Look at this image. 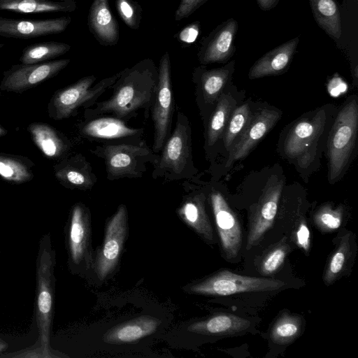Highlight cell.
Instances as JSON below:
<instances>
[{"label": "cell", "instance_id": "5b68a950", "mask_svg": "<svg viewBox=\"0 0 358 358\" xmlns=\"http://www.w3.org/2000/svg\"><path fill=\"white\" fill-rule=\"evenodd\" d=\"M121 71L103 78L94 85L95 76H85L73 84L57 90L48 104V116L55 120H62L76 115L80 108L92 106L115 83Z\"/></svg>", "mask_w": 358, "mask_h": 358}, {"label": "cell", "instance_id": "f35d334b", "mask_svg": "<svg viewBox=\"0 0 358 358\" xmlns=\"http://www.w3.org/2000/svg\"><path fill=\"white\" fill-rule=\"evenodd\" d=\"M201 31L199 21H195L184 27L178 35V39L180 42L191 44L198 38Z\"/></svg>", "mask_w": 358, "mask_h": 358}, {"label": "cell", "instance_id": "5bb4252c", "mask_svg": "<svg viewBox=\"0 0 358 358\" xmlns=\"http://www.w3.org/2000/svg\"><path fill=\"white\" fill-rule=\"evenodd\" d=\"M280 117L278 111L266 108L250 116L245 129L229 149L226 166H230L234 162L245 157Z\"/></svg>", "mask_w": 358, "mask_h": 358}, {"label": "cell", "instance_id": "f1b7e54d", "mask_svg": "<svg viewBox=\"0 0 358 358\" xmlns=\"http://www.w3.org/2000/svg\"><path fill=\"white\" fill-rule=\"evenodd\" d=\"M34 163L29 158L0 152V178L13 184L29 182L34 177Z\"/></svg>", "mask_w": 358, "mask_h": 358}, {"label": "cell", "instance_id": "8d00e7d4", "mask_svg": "<svg viewBox=\"0 0 358 358\" xmlns=\"http://www.w3.org/2000/svg\"><path fill=\"white\" fill-rule=\"evenodd\" d=\"M288 251V245L284 241L279 243L262 258L259 264L260 272L265 275L275 272L284 262Z\"/></svg>", "mask_w": 358, "mask_h": 358}, {"label": "cell", "instance_id": "44dd1931", "mask_svg": "<svg viewBox=\"0 0 358 358\" xmlns=\"http://www.w3.org/2000/svg\"><path fill=\"white\" fill-rule=\"evenodd\" d=\"M27 131L36 147L49 159H62L66 157L71 148L68 138L47 123H31Z\"/></svg>", "mask_w": 358, "mask_h": 358}, {"label": "cell", "instance_id": "3957f363", "mask_svg": "<svg viewBox=\"0 0 358 358\" xmlns=\"http://www.w3.org/2000/svg\"><path fill=\"white\" fill-rule=\"evenodd\" d=\"M192 131L188 118L178 110L173 131L164 143L153 178L173 181L189 177L194 171L192 155Z\"/></svg>", "mask_w": 358, "mask_h": 358}, {"label": "cell", "instance_id": "4316f807", "mask_svg": "<svg viewBox=\"0 0 358 358\" xmlns=\"http://www.w3.org/2000/svg\"><path fill=\"white\" fill-rule=\"evenodd\" d=\"M87 213L81 203L73 206L71 213L69 231V245L70 255L75 264L82 259L87 243Z\"/></svg>", "mask_w": 358, "mask_h": 358}, {"label": "cell", "instance_id": "d4e9b609", "mask_svg": "<svg viewBox=\"0 0 358 358\" xmlns=\"http://www.w3.org/2000/svg\"><path fill=\"white\" fill-rule=\"evenodd\" d=\"M76 8L74 0H0V10L19 13H69Z\"/></svg>", "mask_w": 358, "mask_h": 358}, {"label": "cell", "instance_id": "8992f818", "mask_svg": "<svg viewBox=\"0 0 358 358\" xmlns=\"http://www.w3.org/2000/svg\"><path fill=\"white\" fill-rule=\"evenodd\" d=\"M358 126L357 99L344 105L334 121L327 142L329 180L333 182L345 169L355 145Z\"/></svg>", "mask_w": 358, "mask_h": 358}, {"label": "cell", "instance_id": "2e32d148", "mask_svg": "<svg viewBox=\"0 0 358 358\" xmlns=\"http://www.w3.org/2000/svg\"><path fill=\"white\" fill-rule=\"evenodd\" d=\"M325 123V113L318 112L311 120L299 121L288 133L284 143V151L292 159L308 160V153L317 142Z\"/></svg>", "mask_w": 358, "mask_h": 358}, {"label": "cell", "instance_id": "6da1fadb", "mask_svg": "<svg viewBox=\"0 0 358 358\" xmlns=\"http://www.w3.org/2000/svg\"><path fill=\"white\" fill-rule=\"evenodd\" d=\"M158 83V69L152 59L141 60L131 67L121 71L120 77L110 87L111 96L85 109V120L110 114L124 121L145 111L148 117Z\"/></svg>", "mask_w": 358, "mask_h": 358}, {"label": "cell", "instance_id": "9a60e30c", "mask_svg": "<svg viewBox=\"0 0 358 358\" xmlns=\"http://www.w3.org/2000/svg\"><path fill=\"white\" fill-rule=\"evenodd\" d=\"M71 22L70 16L45 20H22L0 15V36L28 39L64 31Z\"/></svg>", "mask_w": 358, "mask_h": 358}, {"label": "cell", "instance_id": "7a4b0ae2", "mask_svg": "<svg viewBox=\"0 0 358 358\" xmlns=\"http://www.w3.org/2000/svg\"><path fill=\"white\" fill-rule=\"evenodd\" d=\"M90 151L103 159L109 180L141 178L147 170V164L155 165L159 157L143 140L103 144Z\"/></svg>", "mask_w": 358, "mask_h": 358}, {"label": "cell", "instance_id": "e575fe53", "mask_svg": "<svg viewBox=\"0 0 358 358\" xmlns=\"http://www.w3.org/2000/svg\"><path fill=\"white\" fill-rule=\"evenodd\" d=\"M342 217L343 207L341 206L334 209L330 205H324L317 211L314 220L320 229L330 231L336 229L341 226Z\"/></svg>", "mask_w": 358, "mask_h": 358}, {"label": "cell", "instance_id": "ac0fdd59", "mask_svg": "<svg viewBox=\"0 0 358 358\" xmlns=\"http://www.w3.org/2000/svg\"><path fill=\"white\" fill-rule=\"evenodd\" d=\"M78 128L83 136L92 139H139L143 134V128L130 127L125 121L113 116L85 120Z\"/></svg>", "mask_w": 358, "mask_h": 358}, {"label": "cell", "instance_id": "4dcf8cb0", "mask_svg": "<svg viewBox=\"0 0 358 358\" xmlns=\"http://www.w3.org/2000/svg\"><path fill=\"white\" fill-rule=\"evenodd\" d=\"M217 100L208 127L207 142L209 145L215 144L222 135L236 105L229 94H221Z\"/></svg>", "mask_w": 358, "mask_h": 358}, {"label": "cell", "instance_id": "30bf717a", "mask_svg": "<svg viewBox=\"0 0 358 358\" xmlns=\"http://www.w3.org/2000/svg\"><path fill=\"white\" fill-rule=\"evenodd\" d=\"M284 182L272 176L267 181L257 203L252 206L250 217L247 249L257 245L272 226Z\"/></svg>", "mask_w": 358, "mask_h": 358}, {"label": "cell", "instance_id": "484cf974", "mask_svg": "<svg viewBox=\"0 0 358 358\" xmlns=\"http://www.w3.org/2000/svg\"><path fill=\"white\" fill-rule=\"evenodd\" d=\"M250 324V322L245 318L232 314L221 313L194 323L189 329L202 334L228 335L245 330Z\"/></svg>", "mask_w": 358, "mask_h": 358}, {"label": "cell", "instance_id": "7c38bea8", "mask_svg": "<svg viewBox=\"0 0 358 358\" xmlns=\"http://www.w3.org/2000/svg\"><path fill=\"white\" fill-rule=\"evenodd\" d=\"M238 22L233 17L218 24L201 41L197 57L202 65L227 62L236 52Z\"/></svg>", "mask_w": 358, "mask_h": 358}, {"label": "cell", "instance_id": "83f0119b", "mask_svg": "<svg viewBox=\"0 0 358 358\" xmlns=\"http://www.w3.org/2000/svg\"><path fill=\"white\" fill-rule=\"evenodd\" d=\"M317 25L334 39L342 34L341 16L336 0H309Z\"/></svg>", "mask_w": 358, "mask_h": 358}, {"label": "cell", "instance_id": "9c48e42d", "mask_svg": "<svg viewBox=\"0 0 358 358\" xmlns=\"http://www.w3.org/2000/svg\"><path fill=\"white\" fill-rule=\"evenodd\" d=\"M70 62L69 59H62L38 64H14L3 71L0 90L22 93L57 76Z\"/></svg>", "mask_w": 358, "mask_h": 358}, {"label": "cell", "instance_id": "603a6c76", "mask_svg": "<svg viewBox=\"0 0 358 358\" xmlns=\"http://www.w3.org/2000/svg\"><path fill=\"white\" fill-rule=\"evenodd\" d=\"M159 323L157 318L141 316L110 329L105 334L103 339L109 343L134 342L153 334Z\"/></svg>", "mask_w": 358, "mask_h": 358}, {"label": "cell", "instance_id": "ffe728a7", "mask_svg": "<svg viewBox=\"0 0 358 358\" xmlns=\"http://www.w3.org/2000/svg\"><path fill=\"white\" fill-rule=\"evenodd\" d=\"M87 25L96 40L103 46L115 45L120 38L116 19L108 0H94L89 10Z\"/></svg>", "mask_w": 358, "mask_h": 358}, {"label": "cell", "instance_id": "836d02e7", "mask_svg": "<svg viewBox=\"0 0 358 358\" xmlns=\"http://www.w3.org/2000/svg\"><path fill=\"white\" fill-rule=\"evenodd\" d=\"M350 252L349 236H345L334 252L324 273L326 284L333 283L343 271Z\"/></svg>", "mask_w": 358, "mask_h": 358}, {"label": "cell", "instance_id": "1f68e13d", "mask_svg": "<svg viewBox=\"0 0 358 358\" xmlns=\"http://www.w3.org/2000/svg\"><path fill=\"white\" fill-rule=\"evenodd\" d=\"M301 320L296 315L283 314L271 329L270 337L273 342L286 344L294 340L300 334Z\"/></svg>", "mask_w": 358, "mask_h": 358}, {"label": "cell", "instance_id": "52a82bcc", "mask_svg": "<svg viewBox=\"0 0 358 358\" xmlns=\"http://www.w3.org/2000/svg\"><path fill=\"white\" fill-rule=\"evenodd\" d=\"M154 126L152 150L161 152L169 136L174 110V101L171 78V60L168 52L160 59L158 68V83L151 107Z\"/></svg>", "mask_w": 358, "mask_h": 358}, {"label": "cell", "instance_id": "7402d4cb", "mask_svg": "<svg viewBox=\"0 0 358 358\" xmlns=\"http://www.w3.org/2000/svg\"><path fill=\"white\" fill-rule=\"evenodd\" d=\"M234 65L235 61H231L216 69H207L204 65L194 69L193 79L201 90L206 103H213L218 99L234 71Z\"/></svg>", "mask_w": 358, "mask_h": 358}, {"label": "cell", "instance_id": "e0dca14e", "mask_svg": "<svg viewBox=\"0 0 358 358\" xmlns=\"http://www.w3.org/2000/svg\"><path fill=\"white\" fill-rule=\"evenodd\" d=\"M53 170L55 178L66 188L87 190L97 181L90 164L80 153L62 159Z\"/></svg>", "mask_w": 358, "mask_h": 358}, {"label": "cell", "instance_id": "f6af8a7d", "mask_svg": "<svg viewBox=\"0 0 358 358\" xmlns=\"http://www.w3.org/2000/svg\"><path fill=\"white\" fill-rule=\"evenodd\" d=\"M4 46V44L3 43H0V48H1L2 47Z\"/></svg>", "mask_w": 358, "mask_h": 358}, {"label": "cell", "instance_id": "d590c367", "mask_svg": "<svg viewBox=\"0 0 358 358\" xmlns=\"http://www.w3.org/2000/svg\"><path fill=\"white\" fill-rule=\"evenodd\" d=\"M119 15L124 24L132 29H138L142 17V8L134 0H115Z\"/></svg>", "mask_w": 358, "mask_h": 358}, {"label": "cell", "instance_id": "ab89813d", "mask_svg": "<svg viewBox=\"0 0 358 358\" xmlns=\"http://www.w3.org/2000/svg\"><path fill=\"white\" fill-rule=\"evenodd\" d=\"M296 236L298 245L308 252L310 247V231L305 222L300 223Z\"/></svg>", "mask_w": 358, "mask_h": 358}, {"label": "cell", "instance_id": "7bdbcfd3", "mask_svg": "<svg viewBox=\"0 0 358 358\" xmlns=\"http://www.w3.org/2000/svg\"><path fill=\"white\" fill-rule=\"evenodd\" d=\"M8 347V343L0 338V354L6 351Z\"/></svg>", "mask_w": 358, "mask_h": 358}, {"label": "cell", "instance_id": "b9f144b4", "mask_svg": "<svg viewBox=\"0 0 358 358\" xmlns=\"http://www.w3.org/2000/svg\"><path fill=\"white\" fill-rule=\"evenodd\" d=\"M262 10L268 11L275 8L280 0H256Z\"/></svg>", "mask_w": 358, "mask_h": 358}, {"label": "cell", "instance_id": "cb8c5ba5", "mask_svg": "<svg viewBox=\"0 0 358 358\" xmlns=\"http://www.w3.org/2000/svg\"><path fill=\"white\" fill-rule=\"evenodd\" d=\"M205 196L195 194L187 196L178 210V215L189 226L206 239H213V229L205 211Z\"/></svg>", "mask_w": 358, "mask_h": 358}, {"label": "cell", "instance_id": "ba28073f", "mask_svg": "<svg viewBox=\"0 0 358 358\" xmlns=\"http://www.w3.org/2000/svg\"><path fill=\"white\" fill-rule=\"evenodd\" d=\"M285 282L272 278L250 277L223 270L193 285L191 291L196 294L227 296L238 293L277 290Z\"/></svg>", "mask_w": 358, "mask_h": 358}, {"label": "cell", "instance_id": "4fadbf2b", "mask_svg": "<svg viewBox=\"0 0 358 358\" xmlns=\"http://www.w3.org/2000/svg\"><path fill=\"white\" fill-rule=\"evenodd\" d=\"M210 199L224 256L235 259L242 245L239 221L220 192L213 191Z\"/></svg>", "mask_w": 358, "mask_h": 358}, {"label": "cell", "instance_id": "277c9868", "mask_svg": "<svg viewBox=\"0 0 358 358\" xmlns=\"http://www.w3.org/2000/svg\"><path fill=\"white\" fill-rule=\"evenodd\" d=\"M54 252L49 236L41 240L37 264L36 322L41 348L47 358L55 357L50 348L54 292Z\"/></svg>", "mask_w": 358, "mask_h": 358}, {"label": "cell", "instance_id": "8fae6325", "mask_svg": "<svg viewBox=\"0 0 358 358\" xmlns=\"http://www.w3.org/2000/svg\"><path fill=\"white\" fill-rule=\"evenodd\" d=\"M127 234V210L120 205L109 220L103 245L97 255L95 271L99 279H104L115 267Z\"/></svg>", "mask_w": 358, "mask_h": 358}, {"label": "cell", "instance_id": "ee69618b", "mask_svg": "<svg viewBox=\"0 0 358 358\" xmlns=\"http://www.w3.org/2000/svg\"><path fill=\"white\" fill-rule=\"evenodd\" d=\"M8 134V130L0 125V137H2Z\"/></svg>", "mask_w": 358, "mask_h": 358}, {"label": "cell", "instance_id": "f546056e", "mask_svg": "<svg viewBox=\"0 0 358 358\" xmlns=\"http://www.w3.org/2000/svg\"><path fill=\"white\" fill-rule=\"evenodd\" d=\"M70 49L69 44L62 42L36 43L24 48L19 60L22 64H25L45 62L64 55Z\"/></svg>", "mask_w": 358, "mask_h": 358}, {"label": "cell", "instance_id": "d6a6232c", "mask_svg": "<svg viewBox=\"0 0 358 358\" xmlns=\"http://www.w3.org/2000/svg\"><path fill=\"white\" fill-rule=\"evenodd\" d=\"M250 118V110L248 103H244L234 109L224 136V146L227 150L239 137Z\"/></svg>", "mask_w": 358, "mask_h": 358}, {"label": "cell", "instance_id": "60d3db41", "mask_svg": "<svg viewBox=\"0 0 358 358\" xmlns=\"http://www.w3.org/2000/svg\"><path fill=\"white\" fill-rule=\"evenodd\" d=\"M15 357H45L47 358L46 355L43 353L41 346L34 350H29L27 351H23L19 354L10 355Z\"/></svg>", "mask_w": 358, "mask_h": 358}, {"label": "cell", "instance_id": "d6986e66", "mask_svg": "<svg viewBox=\"0 0 358 358\" xmlns=\"http://www.w3.org/2000/svg\"><path fill=\"white\" fill-rule=\"evenodd\" d=\"M299 42L297 36L265 53L251 66L249 78H259L285 72L292 61Z\"/></svg>", "mask_w": 358, "mask_h": 358}, {"label": "cell", "instance_id": "74e56055", "mask_svg": "<svg viewBox=\"0 0 358 358\" xmlns=\"http://www.w3.org/2000/svg\"><path fill=\"white\" fill-rule=\"evenodd\" d=\"M208 0H181L176 10L175 20L178 22L189 17Z\"/></svg>", "mask_w": 358, "mask_h": 358}]
</instances>
